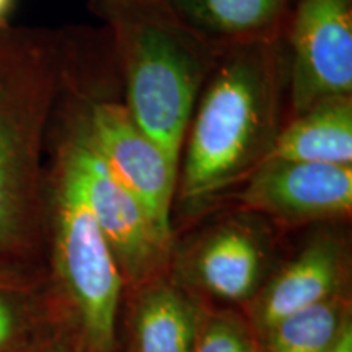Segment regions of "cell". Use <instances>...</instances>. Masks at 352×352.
<instances>
[{"label":"cell","instance_id":"obj_1","mask_svg":"<svg viewBox=\"0 0 352 352\" xmlns=\"http://www.w3.org/2000/svg\"><path fill=\"white\" fill-rule=\"evenodd\" d=\"M57 30L0 25V267L44 272L47 132L77 56Z\"/></svg>","mask_w":352,"mask_h":352},{"label":"cell","instance_id":"obj_2","mask_svg":"<svg viewBox=\"0 0 352 352\" xmlns=\"http://www.w3.org/2000/svg\"><path fill=\"white\" fill-rule=\"evenodd\" d=\"M285 108L284 36L220 52L184 135L178 201L197 206L240 186L270 157L285 122Z\"/></svg>","mask_w":352,"mask_h":352},{"label":"cell","instance_id":"obj_3","mask_svg":"<svg viewBox=\"0 0 352 352\" xmlns=\"http://www.w3.org/2000/svg\"><path fill=\"white\" fill-rule=\"evenodd\" d=\"M90 6L111 32L127 111L178 168L196 101L222 51L164 0H90Z\"/></svg>","mask_w":352,"mask_h":352},{"label":"cell","instance_id":"obj_4","mask_svg":"<svg viewBox=\"0 0 352 352\" xmlns=\"http://www.w3.org/2000/svg\"><path fill=\"white\" fill-rule=\"evenodd\" d=\"M44 287L54 338L69 352H118L126 285L76 173L50 147Z\"/></svg>","mask_w":352,"mask_h":352},{"label":"cell","instance_id":"obj_5","mask_svg":"<svg viewBox=\"0 0 352 352\" xmlns=\"http://www.w3.org/2000/svg\"><path fill=\"white\" fill-rule=\"evenodd\" d=\"M69 77L52 113L47 145L74 170L88 208L116 259L126 290L135 289L168 274L175 243L158 233L139 201L114 178L90 144L70 94Z\"/></svg>","mask_w":352,"mask_h":352},{"label":"cell","instance_id":"obj_6","mask_svg":"<svg viewBox=\"0 0 352 352\" xmlns=\"http://www.w3.org/2000/svg\"><path fill=\"white\" fill-rule=\"evenodd\" d=\"M267 222L245 209L214 220L183 248H173L170 279L196 300L241 310L276 267Z\"/></svg>","mask_w":352,"mask_h":352},{"label":"cell","instance_id":"obj_7","mask_svg":"<svg viewBox=\"0 0 352 352\" xmlns=\"http://www.w3.org/2000/svg\"><path fill=\"white\" fill-rule=\"evenodd\" d=\"M69 88L83 131L114 178L142 206L153 227L175 243L171 209L176 199L178 168L132 120L126 104L82 95L78 54L69 77Z\"/></svg>","mask_w":352,"mask_h":352},{"label":"cell","instance_id":"obj_8","mask_svg":"<svg viewBox=\"0 0 352 352\" xmlns=\"http://www.w3.org/2000/svg\"><path fill=\"white\" fill-rule=\"evenodd\" d=\"M284 39L289 116L352 96V0H296Z\"/></svg>","mask_w":352,"mask_h":352},{"label":"cell","instance_id":"obj_9","mask_svg":"<svg viewBox=\"0 0 352 352\" xmlns=\"http://www.w3.org/2000/svg\"><path fill=\"white\" fill-rule=\"evenodd\" d=\"M235 199L240 209L285 228L341 223L352 212V165L266 158Z\"/></svg>","mask_w":352,"mask_h":352},{"label":"cell","instance_id":"obj_10","mask_svg":"<svg viewBox=\"0 0 352 352\" xmlns=\"http://www.w3.org/2000/svg\"><path fill=\"white\" fill-rule=\"evenodd\" d=\"M351 252L338 223L316 226L290 261L274 267L256 297L241 308L254 336L285 316L329 298L349 296Z\"/></svg>","mask_w":352,"mask_h":352},{"label":"cell","instance_id":"obj_11","mask_svg":"<svg viewBox=\"0 0 352 352\" xmlns=\"http://www.w3.org/2000/svg\"><path fill=\"white\" fill-rule=\"evenodd\" d=\"M199 308L168 274L126 290L118 352H192Z\"/></svg>","mask_w":352,"mask_h":352},{"label":"cell","instance_id":"obj_12","mask_svg":"<svg viewBox=\"0 0 352 352\" xmlns=\"http://www.w3.org/2000/svg\"><path fill=\"white\" fill-rule=\"evenodd\" d=\"M165 6L217 50L285 34L296 0H164Z\"/></svg>","mask_w":352,"mask_h":352},{"label":"cell","instance_id":"obj_13","mask_svg":"<svg viewBox=\"0 0 352 352\" xmlns=\"http://www.w3.org/2000/svg\"><path fill=\"white\" fill-rule=\"evenodd\" d=\"M267 158L352 165V96L321 101L290 116Z\"/></svg>","mask_w":352,"mask_h":352},{"label":"cell","instance_id":"obj_14","mask_svg":"<svg viewBox=\"0 0 352 352\" xmlns=\"http://www.w3.org/2000/svg\"><path fill=\"white\" fill-rule=\"evenodd\" d=\"M52 338L43 272L0 267V352H36Z\"/></svg>","mask_w":352,"mask_h":352},{"label":"cell","instance_id":"obj_15","mask_svg":"<svg viewBox=\"0 0 352 352\" xmlns=\"http://www.w3.org/2000/svg\"><path fill=\"white\" fill-rule=\"evenodd\" d=\"M352 323L351 296H340L276 321L256 334L258 352H328Z\"/></svg>","mask_w":352,"mask_h":352},{"label":"cell","instance_id":"obj_16","mask_svg":"<svg viewBox=\"0 0 352 352\" xmlns=\"http://www.w3.org/2000/svg\"><path fill=\"white\" fill-rule=\"evenodd\" d=\"M192 352H258L256 336L240 310L201 302Z\"/></svg>","mask_w":352,"mask_h":352},{"label":"cell","instance_id":"obj_17","mask_svg":"<svg viewBox=\"0 0 352 352\" xmlns=\"http://www.w3.org/2000/svg\"><path fill=\"white\" fill-rule=\"evenodd\" d=\"M328 352H352V323L347 324L338 341Z\"/></svg>","mask_w":352,"mask_h":352},{"label":"cell","instance_id":"obj_18","mask_svg":"<svg viewBox=\"0 0 352 352\" xmlns=\"http://www.w3.org/2000/svg\"><path fill=\"white\" fill-rule=\"evenodd\" d=\"M36 352H69V351L65 349V347L60 344L56 338H52V340L47 341L46 344H43L41 347H39Z\"/></svg>","mask_w":352,"mask_h":352},{"label":"cell","instance_id":"obj_19","mask_svg":"<svg viewBox=\"0 0 352 352\" xmlns=\"http://www.w3.org/2000/svg\"><path fill=\"white\" fill-rule=\"evenodd\" d=\"M13 0H0V25L7 23V15L10 12Z\"/></svg>","mask_w":352,"mask_h":352}]
</instances>
